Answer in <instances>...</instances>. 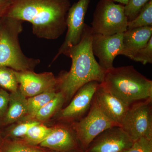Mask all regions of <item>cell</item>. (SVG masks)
I'll return each instance as SVG.
<instances>
[{"instance_id":"2","label":"cell","mask_w":152,"mask_h":152,"mask_svg":"<svg viewBox=\"0 0 152 152\" xmlns=\"http://www.w3.org/2000/svg\"><path fill=\"white\" fill-rule=\"evenodd\" d=\"M93 33L87 24L81 41L72 47L65 56L72 59L69 72L64 71L58 80L57 91L63 94L65 103L70 102L78 90L92 81L102 83L106 71L100 65L95 58L92 49Z\"/></svg>"},{"instance_id":"20","label":"cell","mask_w":152,"mask_h":152,"mask_svg":"<svg viewBox=\"0 0 152 152\" xmlns=\"http://www.w3.org/2000/svg\"><path fill=\"white\" fill-rule=\"evenodd\" d=\"M152 27V0H150L135 18L128 22L127 30Z\"/></svg>"},{"instance_id":"7","label":"cell","mask_w":152,"mask_h":152,"mask_svg":"<svg viewBox=\"0 0 152 152\" xmlns=\"http://www.w3.org/2000/svg\"><path fill=\"white\" fill-rule=\"evenodd\" d=\"M121 127L133 142L141 138L152 139V99L131 105Z\"/></svg>"},{"instance_id":"27","label":"cell","mask_w":152,"mask_h":152,"mask_svg":"<svg viewBox=\"0 0 152 152\" xmlns=\"http://www.w3.org/2000/svg\"><path fill=\"white\" fill-rule=\"evenodd\" d=\"M10 94L7 91L0 88V119L4 116L8 107Z\"/></svg>"},{"instance_id":"23","label":"cell","mask_w":152,"mask_h":152,"mask_svg":"<svg viewBox=\"0 0 152 152\" xmlns=\"http://www.w3.org/2000/svg\"><path fill=\"white\" fill-rule=\"evenodd\" d=\"M150 0H129L124 6L125 15L128 21L132 20L137 16L140 12Z\"/></svg>"},{"instance_id":"9","label":"cell","mask_w":152,"mask_h":152,"mask_svg":"<svg viewBox=\"0 0 152 152\" xmlns=\"http://www.w3.org/2000/svg\"><path fill=\"white\" fill-rule=\"evenodd\" d=\"M99 84L97 81H92L80 88L69 104L57 113L58 120L72 124L73 121H79L83 118L89 110Z\"/></svg>"},{"instance_id":"5","label":"cell","mask_w":152,"mask_h":152,"mask_svg":"<svg viewBox=\"0 0 152 152\" xmlns=\"http://www.w3.org/2000/svg\"><path fill=\"white\" fill-rule=\"evenodd\" d=\"M128 22L124 6L111 0H101L94 13L91 27L93 34L113 35L126 31Z\"/></svg>"},{"instance_id":"4","label":"cell","mask_w":152,"mask_h":152,"mask_svg":"<svg viewBox=\"0 0 152 152\" xmlns=\"http://www.w3.org/2000/svg\"><path fill=\"white\" fill-rule=\"evenodd\" d=\"M23 21L8 16L0 22V66L17 72L34 71L40 60L29 58L22 51L19 36L23 29Z\"/></svg>"},{"instance_id":"22","label":"cell","mask_w":152,"mask_h":152,"mask_svg":"<svg viewBox=\"0 0 152 152\" xmlns=\"http://www.w3.org/2000/svg\"><path fill=\"white\" fill-rule=\"evenodd\" d=\"M1 152H45L39 148L27 143L2 142L0 147Z\"/></svg>"},{"instance_id":"10","label":"cell","mask_w":152,"mask_h":152,"mask_svg":"<svg viewBox=\"0 0 152 152\" xmlns=\"http://www.w3.org/2000/svg\"><path fill=\"white\" fill-rule=\"evenodd\" d=\"M19 89L27 98L50 91H57L58 80L52 72L36 73L34 71H14Z\"/></svg>"},{"instance_id":"1","label":"cell","mask_w":152,"mask_h":152,"mask_svg":"<svg viewBox=\"0 0 152 152\" xmlns=\"http://www.w3.org/2000/svg\"><path fill=\"white\" fill-rule=\"evenodd\" d=\"M70 0H13L6 16L29 22L37 37L54 40L67 29Z\"/></svg>"},{"instance_id":"12","label":"cell","mask_w":152,"mask_h":152,"mask_svg":"<svg viewBox=\"0 0 152 152\" xmlns=\"http://www.w3.org/2000/svg\"><path fill=\"white\" fill-rule=\"evenodd\" d=\"M133 142L121 126H114L97 136L85 152H123L129 148Z\"/></svg>"},{"instance_id":"32","label":"cell","mask_w":152,"mask_h":152,"mask_svg":"<svg viewBox=\"0 0 152 152\" xmlns=\"http://www.w3.org/2000/svg\"><path fill=\"white\" fill-rule=\"evenodd\" d=\"M0 152H1V151H0Z\"/></svg>"},{"instance_id":"15","label":"cell","mask_w":152,"mask_h":152,"mask_svg":"<svg viewBox=\"0 0 152 152\" xmlns=\"http://www.w3.org/2000/svg\"><path fill=\"white\" fill-rule=\"evenodd\" d=\"M152 37V27L127 30L123 34L121 55L132 60L139 50L145 47Z\"/></svg>"},{"instance_id":"30","label":"cell","mask_w":152,"mask_h":152,"mask_svg":"<svg viewBox=\"0 0 152 152\" xmlns=\"http://www.w3.org/2000/svg\"><path fill=\"white\" fill-rule=\"evenodd\" d=\"M3 140L2 139L1 136V132H0V147L2 143Z\"/></svg>"},{"instance_id":"3","label":"cell","mask_w":152,"mask_h":152,"mask_svg":"<svg viewBox=\"0 0 152 152\" xmlns=\"http://www.w3.org/2000/svg\"><path fill=\"white\" fill-rule=\"evenodd\" d=\"M100 85L129 106L152 99V81L132 66L114 67L106 71Z\"/></svg>"},{"instance_id":"21","label":"cell","mask_w":152,"mask_h":152,"mask_svg":"<svg viewBox=\"0 0 152 152\" xmlns=\"http://www.w3.org/2000/svg\"><path fill=\"white\" fill-rule=\"evenodd\" d=\"M0 88L11 93L18 89V83L13 70L0 66Z\"/></svg>"},{"instance_id":"14","label":"cell","mask_w":152,"mask_h":152,"mask_svg":"<svg viewBox=\"0 0 152 152\" xmlns=\"http://www.w3.org/2000/svg\"><path fill=\"white\" fill-rule=\"evenodd\" d=\"M94 98L104 113L121 126L130 106L107 91L100 84Z\"/></svg>"},{"instance_id":"17","label":"cell","mask_w":152,"mask_h":152,"mask_svg":"<svg viewBox=\"0 0 152 152\" xmlns=\"http://www.w3.org/2000/svg\"><path fill=\"white\" fill-rule=\"evenodd\" d=\"M65 103V99L64 95L60 92H57L56 96L38 112L35 118L40 123L48 121L59 111Z\"/></svg>"},{"instance_id":"26","label":"cell","mask_w":152,"mask_h":152,"mask_svg":"<svg viewBox=\"0 0 152 152\" xmlns=\"http://www.w3.org/2000/svg\"><path fill=\"white\" fill-rule=\"evenodd\" d=\"M123 152H152V139L141 138Z\"/></svg>"},{"instance_id":"11","label":"cell","mask_w":152,"mask_h":152,"mask_svg":"<svg viewBox=\"0 0 152 152\" xmlns=\"http://www.w3.org/2000/svg\"><path fill=\"white\" fill-rule=\"evenodd\" d=\"M123 34L105 35L93 34L92 49L99 60V64L105 71L114 67L115 57L122 53Z\"/></svg>"},{"instance_id":"8","label":"cell","mask_w":152,"mask_h":152,"mask_svg":"<svg viewBox=\"0 0 152 152\" xmlns=\"http://www.w3.org/2000/svg\"><path fill=\"white\" fill-rule=\"evenodd\" d=\"M90 0H79L71 6L66 17L67 32L65 39L60 47L53 61L80 42L86 24L85 18Z\"/></svg>"},{"instance_id":"24","label":"cell","mask_w":152,"mask_h":152,"mask_svg":"<svg viewBox=\"0 0 152 152\" xmlns=\"http://www.w3.org/2000/svg\"><path fill=\"white\" fill-rule=\"evenodd\" d=\"M39 123L35 120L20 123L10 128L7 131V135L12 137H24L30 128Z\"/></svg>"},{"instance_id":"18","label":"cell","mask_w":152,"mask_h":152,"mask_svg":"<svg viewBox=\"0 0 152 152\" xmlns=\"http://www.w3.org/2000/svg\"><path fill=\"white\" fill-rule=\"evenodd\" d=\"M57 91H50L27 98V113L26 116L35 118L38 112L56 96Z\"/></svg>"},{"instance_id":"29","label":"cell","mask_w":152,"mask_h":152,"mask_svg":"<svg viewBox=\"0 0 152 152\" xmlns=\"http://www.w3.org/2000/svg\"><path fill=\"white\" fill-rule=\"evenodd\" d=\"M111 1H113L114 2H116L119 3L120 4L126 5L129 2V0H111Z\"/></svg>"},{"instance_id":"6","label":"cell","mask_w":152,"mask_h":152,"mask_svg":"<svg viewBox=\"0 0 152 152\" xmlns=\"http://www.w3.org/2000/svg\"><path fill=\"white\" fill-rule=\"evenodd\" d=\"M72 125L81 147L85 150L93 140L104 131L113 127L121 126L104 113L94 98L86 115Z\"/></svg>"},{"instance_id":"19","label":"cell","mask_w":152,"mask_h":152,"mask_svg":"<svg viewBox=\"0 0 152 152\" xmlns=\"http://www.w3.org/2000/svg\"><path fill=\"white\" fill-rule=\"evenodd\" d=\"M52 128L39 123L31 127L24 137L26 143L36 146L39 145L50 133Z\"/></svg>"},{"instance_id":"13","label":"cell","mask_w":152,"mask_h":152,"mask_svg":"<svg viewBox=\"0 0 152 152\" xmlns=\"http://www.w3.org/2000/svg\"><path fill=\"white\" fill-rule=\"evenodd\" d=\"M79 143L72 124H60L52 128L46 138L39 144L41 147L59 152H70L78 147Z\"/></svg>"},{"instance_id":"28","label":"cell","mask_w":152,"mask_h":152,"mask_svg":"<svg viewBox=\"0 0 152 152\" xmlns=\"http://www.w3.org/2000/svg\"><path fill=\"white\" fill-rule=\"evenodd\" d=\"M12 2L13 0H0V18L7 15Z\"/></svg>"},{"instance_id":"31","label":"cell","mask_w":152,"mask_h":152,"mask_svg":"<svg viewBox=\"0 0 152 152\" xmlns=\"http://www.w3.org/2000/svg\"><path fill=\"white\" fill-rule=\"evenodd\" d=\"M1 18H0V22H1Z\"/></svg>"},{"instance_id":"16","label":"cell","mask_w":152,"mask_h":152,"mask_svg":"<svg viewBox=\"0 0 152 152\" xmlns=\"http://www.w3.org/2000/svg\"><path fill=\"white\" fill-rule=\"evenodd\" d=\"M27 113V98L18 88L10 94L8 107L1 123L3 125L13 124L24 118Z\"/></svg>"},{"instance_id":"25","label":"cell","mask_w":152,"mask_h":152,"mask_svg":"<svg viewBox=\"0 0 152 152\" xmlns=\"http://www.w3.org/2000/svg\"><path fill=\"white\" fill-rule=\"evenodd\" d=\"M132 60L141 63L143 65L152 64V37L146 46L139 50Z\"/></svg>"}]
</instances>
